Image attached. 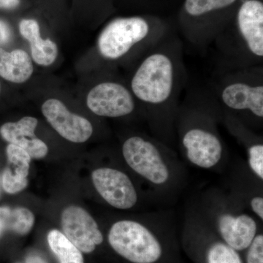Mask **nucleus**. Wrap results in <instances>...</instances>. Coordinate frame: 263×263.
Instances as JSON below:
<instances>
[{"instance_id": "obj_14", "label": "nucleus", "mask_w": 263, "mask_h": 263, "mask_svg": "<svg viewBox=\"0 0 263 263\" xmlns=\"http://www.w3.org/2000/svg\"><path fill=\"white\" fill-rule=\"evenodd\" d=\"M8 165L2 176V186L5 193L14 195L28 186V176L32 158L21 147L13 144L6 148Z\"/></svg>"}, {"instance_id": "obj_25", "label": "nucleus", "mask_w": 263, "mask_h": 263, "mask_svg": "<svg viewBox=\"0 0 263 263\" xmlns=\"http://www.w3.org/2000/svg\"><path fill=\"white\" fill-rule=\"evenodd\" d=\"M0 91H1V84H0Z\"/></svg>"}, {"instance_id": "obj_6", "label": "nucleus", "mask_w": 263, "mask_h": 263, "mask_svg": "<svg viewBox=\"0 0 263 263\" xmlns=\"http://www.w3.org/2000/svg\"><path fill=\"white\" fill-rule=\"evenodd\" d=\"M108 240L116 253L132 263H157L163 255L157 235L138 221L126 219L114 223Z\"/></svg>"}, {"instance_id": "obj_3", "label": "nucleus", "mask_w": 263, "mask_h": 263, "mask_svg": "<svg viewBox=\"0 0 263 263\" xmlns=\"http://www.w3.org/2000/svg\"><path fill=\"white\" fill-rule=\"evenodd\" d=\"M176 32L159 15H135L114 19L99 35V54L107 61H119L132 53L140 60Z\"/></svg>"}, {"instance_id": "obj_15", "label": "nucleus", "mask_w": 263, "mask_h": 263, "mask_svg": "<svg viewBox=\"0 0 263 263\" xmlns=\"http://www.w3.org/2000/svg\"><path fill=\"white\" fill-rule=\"evenodd\" d=\"M19 32L30 44L33 61L38 65L48 67L56 61L58 47L50 39H43L39 24L34 19H23L19 24Z\"/></svg>"}, {"instance_id": "obj_23", "label": "nucleus", "mask_w": 263, "mask_h": 263, "mask_svg": "<svg viewBox=\"0 0 263 263\" xmlns=\"http://www.w3.org/2000/svg\"><path fill=\"white\" fill-rule=\"evenodd\" d=\"M20 0H0V9L13 10L18 8Z\"/></svg>"}, {"instance_id": "obj_2", "label": "nucleus", "mask_w": 263, "mask_h": 263, "mask_svg": "<svg viewBox=\"0 0 263 263\" xmlns=\"http://www.w3.org/2000/svg\"><path fill=\"white\" fill-rule=\"evenodd\" d=\"M212 45L218 72L263 65L262 0H242Z\"/></svg>"}, {"instance_id": "obj_1", "label": "nucleus", "mask_w": 263, "mask_h": 263, "mask_svg": "<svg viewBox=\"0 0 263 263\" xmlns=\"http://www.w3.org/2000/svg\"><path fill=\"white\" fill-rule=\"evenodd\" d=\"M183 40L174 32L138 62L129 88L156 128L170 127L186 84Z\"/></svg>"}, {"instance_id": "obj_10", "label": "nucleus", "mask_w": 263, "mask_h": 263, "mask_svg": "<svg viewBox=\"0 0 263 263\" xmlns=\"http://www.w3.org/2000/svg\"><path fill=\"white\" fill-rule=\"evenodd\" d=\"M95 188L105 202L120 210H127L136 205L138 193L127 174L119 170L101 167L91 174Z\"/></svg>"}, {"instance_id": "obj_21", "label": "nucleus", "mask_w": 263, "mask_h": 263, "mask_svg": "<svg viewBox=\"0 0 263 263\" xmlns=\"http://www.w3.org/2000/svg\"><path fill=\"white\" fill-rule=\"evenodd\" d=\"M11 36L12 32L10 26L4 21L0 20V46L9 42Z\"/></svg>"}, {"instance_id": "obj_24", "label": "nucleus", "mask_w": 263, "mask_h": 263, "mask_svg": "<svg viewBox=\"0 0 263 263\" xmlns=\"http://www.w3.org/2000/svg\"><path fill=\"white\" fill-rule=\"evenodd\" d=\"M26 263H47L46 259L36 254H29L26 259Z\"/></svg>"}, {"instance_id": "obj_17", "label": "nucleus", "mask_w": 263, "mask_h": 263, "mask_svg": "<svg viewBox=\"0 0 263 263\" xmlns=\"http://www.w3.org/2000/svg\"><path fill=\"white\" fill-rule=\"evenodd\" d=\"M34 221L35 216L27 208L0 206V238L7 231L19 235L28 234L34 226Z\"/></svg>"}, {"instance_id": "obj_11", "label": "nucleus", "mask_w": 263, "mask_h": 263, "mask_svg": "<svg viewBox=\"0 0 263 263\" xmlns=\"http://www.w3.org/2000/svg\"><path fill=\"white\" fill-rule=\"evenodd\" d=\"M47 122L65 139L72 143L87 141L93 134V126L86 118L71 113L57 99H49L42 105Z\"/></svg>"}, {"instance_id": "obj_20", "label": "nucleus", "mask_w": 263, "mask_h": 263, "mask_svg": "<svg viewBox=\"0 0 263 263\" xmlns=\"http://www.w3.org/2000/svg\"><path fill=\"white\" fill-rule=\"evenodd\" d=\"M247 249V263H263V235H256Z\"/></svg>"}, {"instance_id": "obj_4", "label": "nucleus", "mask_w": 263, "mask_h": 263, "mask_svg": "<svg viewBox=\"0 0 263 263\" xmlns=\"http://www.w3.org/2000/svg\"><path fill=\"white\" fill-rule=\"evenodd\" d=\"M210 95L221 111L243 125L263 119V65L218 72Z\"/></svg>"}, {"instance_id": "obj_9", "label": "nucleus", "mask_w": 263, "mask_h": 263, "mask_svg": "<svg viewBox=\"0 0 263 263\" xmlns=\"http://www.w3.org/2000/svg\"><path fill=\"white\" fill-rule=\"evenodd\" d=\"M62 233L82 253L94 252L104 240L97 221L84 209L70 205L61 215Z\"/></svg>"}, {"instance_id": "obj_19", "label": "nucleus", "mask_w": 263, "mask_h": 263, "mask_svg": "<svg viewBox=\"0 0 263 263\" xmlns=\"http://www.w3.org/2000/svg\"><path fill=\"white\" fill-rule=\"evenodd\" d=\"M206 263H243L238 251L223 241H216L209 246L205 254Z\"/></svg>"}, {"instance_id": "obj_7", "label": "nucleus", "mask_w": 263, "mask_h": 263, "mask_svg": "<svg viewBox=\"0 0 263 263\" xmlns=\"http://www.w3.org/2000/svg\"><path fill=\"white\" fill-rule=\"evenodd\" d=\"M124 160L136 174L160 186L170 179V171L159 145L149 138L133 136L123 143Z\"/></svg>"}, {"instance_id": "obj_8", "label": "nucleus", "mask_w": 263, "mask_h": 263, "mask_svg": "<svg viewBox=\"0 0 263 263\" xmlns=\"http://www.w3.org/2000/svg\"><path fill=\"white\" fill-rule=\"evenodd\" d=\"M86 105L99 117L119 118L134 113L140 104L130 88L118 81H105L90 90Z\"/></svg>"}, {"instance_id": "obj_18", "label": "nucleus", "mask_w": 263, "mask_h": 263, "mask_svg": "<svg viewBox=\"0 0 263 263\" xmlns=\"http://www.w3.org/2000/svg\"><path fill=\"white\" fill-rule=\"evenodd\" d=\"M48 243L60 263H84L82 252L58 230H51L47 235Z\"/></svg>"}, {"instance_id": "obj_16", "label": "nucleus", "mask_w": 263, "mask_h": 263, "mask_svg": "<svg viewBox=\"0 0 263 263\" xmlns=\"http://www.w3.org/2000/svg\"><path fill=\"white\" fill-rule=\"evenodd\" d=\"M34 71L32 59L22 49L7 51L0 48V76L15 84H22L30 79Z\"/></svg>"}, {"instance_id": "obj_12", "label": "nucleus", "mask_w": 263, "mask_h": 263, "mask_svg": "<svg viewBox=\"0 0 263 263\" xmlns=\"http://www.w3.org/2000/svg\"><path fill=\"white\" fill-rule=\"evenodd\" d=\"M36 118L24 117L16 122H7L0 127V136L10 144L21 147L31 158L40 160L48 153L46 143L34 134L37 127Z\"/></svg>"}, {"instance_id": "obj_13", "label": "nucleus", "mask_w": 263, "mask_h": 263, "mask_svg": "<svg viewBox=\"0 0 263 263\" xmlns=\"http://www.w3.org/2000/svg\"><path fill=\"white\" fill-rule=\"evenodd\" d=\"M216 227L222 241L238 252L248 248L257 232L255 219L246 214L223 213L218 216Z\"/></svg>"}, {"instance_id": "obj_22", "label": "nucleus", "mask_w": 263, "mask_h": 263, "mask_svg": "<svg viewBox=\"0 0 263 263\" xmlns=\"http://www.w3.org/2000/svg\"><path fill=\"white\" fill-rule=\"evenodd\" d=\"M251 209L261 220H263V198L262 197L256 196L251 200Z\"/></svg>"}, {"instance_id": "obj_5", "label": "nucleus", "mask_w": 263, "mask_h": 263, "mask_svg": "<svg viewBox=\"0 0 263 263\" xmlns=\"http://www.w3.org/2000/svg\"><path fill=\"white\" fill-rule=\"evenodd\" d=\"M242 0H183L178 15L180 32L199 50L212 46Z\"/></svg>"}]
</instances>
